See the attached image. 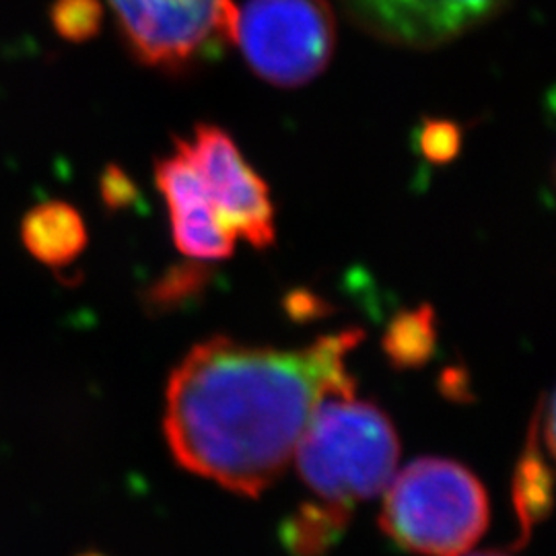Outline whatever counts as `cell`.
Listing matches in <instances>:
<instances>
[{
  "label": "cell",
  "mask_w": 556,
  "mask_h": 556,
  "mask_svg": "<svg viewBox=\"0 0 556 556\" xmlns=\"http://www.w3.org/2000/svg\"><path fill=\"white\" fill-rule=\"evenodd\" d=\"M50 23L62 40L83 43L93 40L103 25L100 0H54Z\"/></svg>",
  "instance_id": "13"
},
{
  "label": "cell",
  "mask_w": 556,
  "mask_h": 556,
  "mask_svg": "<svg viewBox=\"0 0 556 556\" xmlns=\"http://www.w3.org/2000/svg\"><path fill=\"white\" fill-rule=\"evenodd\" d=\"M155 179L169 206L179 252L194 260L229 258L236 238L223 227L186 140L176 139V151L155 163Z\"/></svg>",
  "instance_id": "8"
},
{
  "label": "cell",
  "mask_w": 556,
  "mask_h": 556,
  "mask_svg": "<svg viewBox=\"0 0 556 556\" xmlns=\"http://www.w3.org/2000/svg\"><path fill=\"white\" fill-rule=\"evenodd\" d=\"M349 519V511L332 505H305L289 519L282 536L298 556H318L337 540Z\"/></svg>",
  "instance_id": "12"
},
{
  "label": "cell",
  "mask_w": 556,
  "mask_h": 556,
  "mask_svg": "<svg viewBox=\"0 0 556 556\" xmlns=\"http://www.w3.org/2000/svg\"><path fill=\"white\" fill-rule=\"evenodd\" d=\"M489 497L468 468L420 457L386 486L379 523L397 546L425 556H466L489 526Z\"/></svg>",
  "instance_id": "3"
},
{
  "label": "cell",
  "mask_w": 556,
  "mask_h": 556,
  "mask_svg": "<svg viewBox=\"0 0 556 556\" xmlns=\"http://www.w3.org/2000/svg\"><path fill=\"white\" fill-rule=\"evenodd\" d=\"M223 227L264 250L275 243V208L268 186L243 160L233 139L213 124H199L186 140Z\"/></svg>",
  "instance_id": "6"
},
{
  "label": "cell",
  "mask_w": 556,
  "mask_h": 556,
  "mask_svg": "<svg viewBox=\"0 0 556 556\" xmlns=\"http://www.w3.org/2000/svg\"><path fill=\"white\" fill-rule=\"evenodd\" d=\"M137 59L161 71H188L238 41L233 0H110Z\"/></svg>",
  "instance_id": "5"
},
{
  "label": "cell",
  "mask_w": 556,
  "mask_h": 556,
  "mask_svg": "<svg viewBox=\"0 0 556 556\" xmlns=\"http://www.w3.org/2000/svg\"><path fill=\"white\" fill-rule=\"evenodd\" d=\"M438 328L435 314L429 305L402 312L390 321L383 337V351L400 369L422 367L435 353Z\"/></svg>",
  "instance_id": "11"
},
{
  "label": "cell",
  "mask_w": 556,
  "mask_h": 556,
  "mask_svg": "<svg viewBox=\"0 0 556 556\" xmlns=\"http://www.w3.org/2000/svg\"><path fill=\"white\" fill-rule=\"evenodd\" d=\"M238 41L250 68L277 87H301L334 54L337 20L326 0H248Z\"/></svg>",
  "instance_id": "4"
},
{
  "label": "cell",
  "mask_w": 556,
  "mask_h": 556,
  "mask_svg": "<svg viewBox=\"0 0 556 556\" xmlns=\"http://www.w3.org/2000/svg\"><path fill=\"white\" fill-rule=\"evenodd\" d=\"M358 330L280 351L215 337L181 358L167 381L165 438L179 466L256 497L295 454L319 402L355 394L346 357Z\"/></svg>",
  "instance_id": "1"
},
{
  "label": "cell",
  "mask_w": 556,
  "mask_h": 556,
  "mask_svg": "<svg viewBox=\"0 0 556 556\" xmlns=\"http://www.w3.org/2000/svg\"><path fill=\"white\" fill-rule=\"evenodd\" d=\"M349 13L383 40L431 48L491 20L505 0H344Z\"/></svg>",
  "instance_id": "7"
},
{
  "label": "cell",
  "mask_w": 556,
  "mask_h": 556,
  "mask_svg": "<svg viewBox=\"0 0 556 556\" xmlns=\"http://www.w3.org/2000/svg\"><path fill=\"white\" fill-rule=\"evenodd\" d=\"M420 153L433 163L454 160L462 147V135L454 122L429 119L420 130Z\"/></svg>",
  "instance_id": "14"
},
{
  "label": "cell",
  "mask_w": 556,
  "mask_h": 556,
  "mask_svg": "<svg viewBox=\"0 0 556 556\" xmlns=\"http://www.w3.org/2000/svg\"><path fill=\"white\" fill-rule=\"evenodd\" d=\"M400 443L376 404L340 394L321 400L295 447L303 482L326 505L344 509L386 491L396 475Z\"/></svg>",
  "instance_id": "2"
},
{
  "label": "cell",
  "mask_w": 556,
  "mask_h": 556,
  "mask_svg": "<svg viewBox=\"0 0 556 556\" xmlns=\"http://www.w3.org/2000/svg\"><path fill=\"white\" fill-rule=\"evenodd\" d=\"M100 197L103 200V206L116 213V211L130 208L135 202H139V188L122 167L108 165L100 178Z\"/></svg>",
  "instance_id": "15"
},
{
  "label": "cell",
  "mask_w": 556,
  "mask_h": 556,
  "mask_svg": "<svg viewBox=\"0 0 556 556\" xmlns=\"http://www.w3.org/2000/svg\"><path fill=\"white\" fill-rule=\"evenodd\" d=\"M470 556H507V555H503V553H478V555H470Z\"/></svg>",
  "instance_id": "16"
},
{
  "label": "cell",
  "mask_w": 556,
  "mask_h": 556,
  "mask_svg": "<svg viewBox=\"0 0 556 556\" xmlns=\"http://www.w3.org/2000/svg\"><path fill=\"white\" fill-rule=\"evenodd\" d=\"M21 241L52 270L68 268L87 248L89 233L79 211L62 200L40 202L21 220Z\"/></svg>",
  "instance_id": "10"
},
{
  "label": "cell",
  "mask_w": 556,
  "mask_h": 556,
  "mask_svg": "<svg viewBox=\"0 0 556 556\" xmlns=\"http://www.w3.org/2000/svg\"><path fill=\"white\" fill-rule=\"evenodd\" d=\"M555 452V400L542 397L532 420L526 452L514 477V505L521 523V536L530 534L540 519L548 516L553 503V475L546 456Z\"/></svg>",
  "instance_id": "9"
}]
</instances>
